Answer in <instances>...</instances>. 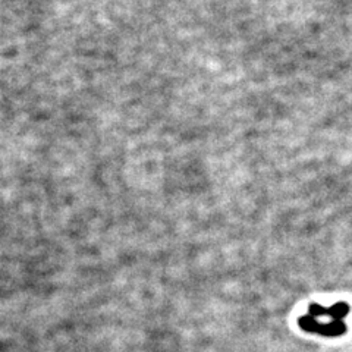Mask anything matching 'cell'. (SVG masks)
Masks as SVG:
<instances>
[{"label":"cell","instance_id":"cell-1","mask_svg":"<svg viewBox=\"0 0 352 352\" xmlns=\"http://www.w3.org/2000/svg\"><path fill=\"white\" fill-rule=\"evenodd\" d=\"M300 326L302 330L308 333H316V335H322V336H329V338H335V336H340L345 333V323L344 322H320L316 320L314 317L311 316H302L300 318Z\"/></svg>","mask_w":352,"mask_h":352},{"label":"cell","instance_id":"cell-2","mask_svg":"<svg viewBox=\"0 0 352 352\" xmlns=\"http://www.w3.org/2000/svg\"><path fill=\"white\" fill-rule=\"evenodd\" d=\"M349 313V307L346 302H336L332 307H323L320 304H311L310 305V311H308V316L314 317L316 320L320 322H344V318Z\"/></svg>","mask_w":352,"mask_h":352}]
</instances>
